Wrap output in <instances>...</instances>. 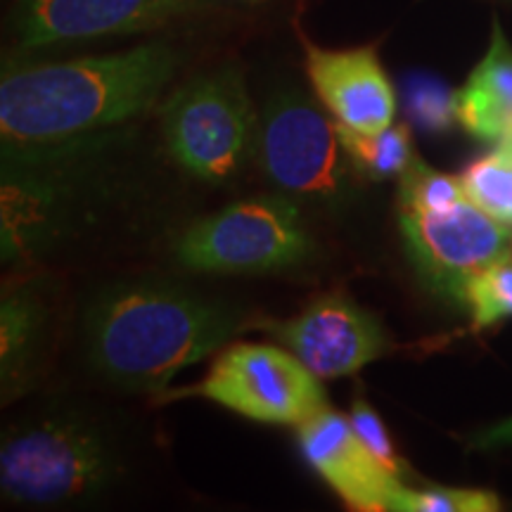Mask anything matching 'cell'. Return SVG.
<instances>
[{
  "label": "cell",
  "mask_w": 512,
  "mask_h": 512,
  "mask_svg": "<svg viewBox=\"0 0 512 512\" xmlns=\"http://www.w3.org/2000/svg\"><path fill=\"white\" fill-rule=\"evenodd\" d=\"M233 306L166 280H124L102 290L83 318L88 361L126 389L164 392L245 328Z\"/></svg>",
  "instance_id": "1"
},
{
  "label": "cell",
  "mask_w": 512,
  "mask_h": 512,
  "mask_svg": "<svg viewBox=\"0 0 512 512\" xmlns=\"http://www.w3.org/2000/svg\"><path fill=\"white\" fill-rule=\"evenodd\" d=\"M178 57L164 43L5 72L0 133L5 145L69 143L138 117L174 79Z\"/></svg>",
  "instance_id": "2"
},
{
  "label": "cell",
  "mask_w": 512,
  "mask_h": 512,
  "mask_svg": "<svg viewBox=\"0 0 512 512\" xmlns=\"http://www.w3.org/2000/svg\"><path fill=\"white\" fill-rule=\"evenodd\" d=\"M117 472V456L100 427L74 413L24 420L0 444V489L12 503L86 501L102 494Z\"/></svg>",
  "instance_id": "3"
},
{
  "label": "cell",
  "mask_w": 512,
  "mask_h": 512,
  "mask_svg": "<svg viewBox=\"0 0 512 512\" xmlns=\"http://www.w3.org/2000/svg\"><path fill=\"white\" fill-rule=\"evenodd\" d=\"M164 138L190 174L221 183L240 169L256 131V117L238 67H223L183 83L166 100Z\"/></svg>",
  "instance_id": "4"
},
{
  "label": "cell",
  "mask_w": 512,
  "mask_h": 512,
  "mask_svg": "<svg viewBox=\"0 0 512 512\" xmlns=\"http://www.w3.org/2000/svg\"><path fill=\"white\" fill-rule=\"evenodd\" d=\"M309 254L299 211L278 197H254L192 223L176 259L202 273L249 275L299 264Z\"/></svg>",
  "instance_id": "5"
},
{
  "label": "cell",
  "mask_w": 512,
  "mask_h": 512,
  "mask_svg": "<svg viewBox=\"0 0 512 512\" xmlns=\"http://www.w3.org/2000/svg\"><path fill=\"white\" fill-rule=\"evenodd\" d=\"M192 394L266 425H302L328 408L320 377L292 351L240 342L216 358Z\"/></svg>",
  "instance_id": "6"
},
{
  "label": "cell",
  "mask_w": 512,
  "mask_h": 512,
  "mask_svg": "<svg viewBox=\"0 0 512 512\" xmlns=\"http://www.w3.org/2000/svg\"><path fill=\"white\" fill-rule=\"evenodd\" d=\"M401 233L422 280L458 304L472 278L505 259L512 245L508 223L470 200L444 211H401Z\"/></svg>",
  "instance_id": "7"
},
{
  "label": "cell",
  "mask_w": 512,
  "mask_h": 512,
  "mask_svg": "<svg viewBox=\"0 0 512 512\" xmlns=\"http://www.w3.org/2000/svg\"><path fill=\"white\" fill-rule=\"evenodd\" d=\"M259 162L266 176L297 195H330L339 185L337 124L299 91L271 95L261 114Z\"/></svg>",
  "instance_id": "8"
},
{
  "label": "cell",
  "mask_w": 512,
  "mask_h": 512,
  "mask_svg": "<svg viewBox=\"0 0 512 512\" xmlns=\"http://www.w3.org/2000/svg\"><path fill=\"white\" fill-rule=\"evenodd\" d=\"M271 335L320 380L354 375L389 349L380 320L344 294L316 299L297 318L271 325Z\"/></svg>",
  "instance_id": "9"
},
{
  "label": "cell",
  "mask_w": 512,
  "mask_h": 512,
  "mask_svg": "<svg viewBox=\"0 0 512 512\" xmlns=\"http://www.w3.org/2000/svg\"><path fill=\"white\" fill-rule=\"evenodd\" d=\"M207 0H17L15 31L24 48L126 36L190 15Z\"/></svg>",
  "instance_id": "10"
},
{
  "label": "cell",
  "mask_w": 512,
  "mask_h": 512,
  "mask_svg": "<svg viewBox=\"0 0 512 512\" xmlns=\"http://www.w3.org/2000/svg\"><path fill=\"white\" fill-rule=\"evenodd\" d=\"M299 448L306 463L330 489L358 512H387L403 489L401 477L377 460L358 437L351 420L330 408L299 425Z\"/></svg>",
  "instance_id": "11"
},
{
  "label": "cell",
  "mask_w": 512,
  "mask_h": 512,
  "mask_svg": "<svg viewBox=\"0 0 512 512\" xmlns=\"http://www.w3.org/2000/svg\"><path fill=\"white\" fill-rule=\"evenodd\" d=\"M306 72L339 126L373 136L394 124L396 93L373 48L306 46Z\"/></svg>",
  "instance_id": "12"
},
{
  "label": "cell",
  "mask_w": 512,
  "mask_h": 512,
  "mask_svg": "<svg viewBox=\"0 0 512 512\" xmlns=\"http://www.w3.org/2000/svg\"><path fill=\"white\" fill-rule=\"evenodd\" d=\"M41 304L29 292H8L0 306V368L5 396L17 392L19 375L29 366L41 330Z\"/></svg>",
  "instance_id": "13"
},
{
  "label": "cell",
  "mask_w": 512,
  "mask_h": 512,
  "mask_svg": "<svg viewBox=\"0 0 512 512\" xmlns=\"http://www.w3.org/2000/svg\"><path fill=\"white\" fill-rule=\"evenodd\" d=\"M337 136L342 150L361 174L373 181H384L389 176H401L413 162L411 131L403 124H392L380 133H356L347 126L337 124Z\"/></svg>",
  "instance_id": "14"
},
{
  "label": "cell",
  "mask_w": 512,
  "mask_h": 512,
  "mask_svg": "<svg viewBox=\"0 0 512 512\" xmlns=\"http://www.w3.org/2000/svg\"><path fill=\"white\" fill-rule=\"evenodd\" d=\"M403 98L411 124L425 133H444L458 121V93L437 76L415 72L403 83Z\"/></svg>",
  "instance_id": "15"
},
{
  "label": "cell",
  "mask_w": 512,
  "mask_h": 512,
  "mask_svg": "<svg viewBox=\"0 0 512 512\" xmlns=\"http://www.w3.org/2000/svg\"><path fill=\"white\" fill-rule=\"evenodd\" d=\"M467 200L458 178L441 174L420 159H413L399 176L401 211H444Z\"/></svg>",
  "instance_id": "16"
},
{
  "label": "cell",
  "mask_w": 512,
  "mask_h": 512,
  "mask_svg": "<svg viewBox=\"0 0 512 512\" xmlns=\"http://www.w3.org/2000/svg\"><path fill=\"white\" fill-rule=\"evenodd\" d=\"M465 306L472 313L475 328H489L512 318V256L496 261L472 278L465 292Z\"/></svg>",
  "instance_id": "17"
},
{
  "label": "cell",
  "mask_w": 512,
  "mask_h": 512,
  "mask_svg": "<svg viewBox=\"0 0 512 512\" xmlns=\"http://www.w3.org/2000/svg\"><path fill=\"white\" fill-rule=\"evenodd\" d=\"M501 501L491 491L479 489H446V486H427V489H403L396 496L392 512H496Z\"/></svg>",
  "instance_id": "18"
},
{
  "label": "cell",
  "mask_w": 512,
  "mask_h": 512,
  "mask_svg": "<svg viewBox=\"0 0 512 512\" xmlns=\"http://www.w3.org/2000/svg\"><path fill=\"white\" fill-rule=\"evenodd\" d=\"M470 86L482 91L505 112L512 114V48L505 38L501 24L494 19V34H491V48L479 67L470 76Z\"/></svg>",
  "instance_id": "19"
},
{
  "label": "cell",
  "mask_w": 512,
  "mask_h": 512,
  "mask_svg": "<svg viewBox=\"0 0 512 512\" xmlns=\"http://www.w3.org/2000/svg\"><path fill=\"white\" fill-rule=\"evenodd\" d=\"M351 425H354V430L358 437H361L363 444L368 446V451L373 453V456L380 460L389 472H392V475L401 477L403 460L399 458V453H396L394 441L389 439L387 427H384L380 415H377L373 411V406H370L368 401H363L361 396H358L354 406H351Z\"/></svg>",
  "instance_id": "20"
},
{
  "label": "cell",
  "mask_w": 512,
  "mask_h": 512,
  "mask_svg": "<svg viewBox=\"0 0 512 512\" xmlns=\"http://www.w3.org/2000/svg\"><path fill=\"white\" fill-rule=\"evenodd\" d=\"M472 446L479 448V451H491V448L512 446V418L486 427V430H482L475 439H472Z\"/></svg>",
  "instance_id": "21"
},
{
  "label": "cell",
  "mask_w": 512,
  "mask_h": 512,
  "mask_svg": "<svg viewBox=\"0 0 512 512\" xmlns=\"http://www.w3.org/2000/svg\"><path fill=\"white\" fill-rule=\"evenodd\" d=\"M247 3H261V0H247Z\"/></svg>",
  "instance_id": "22"
}]
</instances>
